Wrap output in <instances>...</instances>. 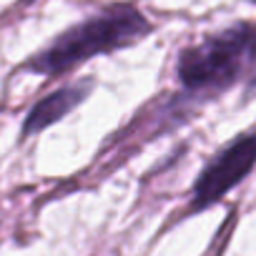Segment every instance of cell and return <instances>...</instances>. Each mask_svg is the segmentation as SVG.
Returning <instances> with one entry per match:
<instances>
[{
  "label": "cell",
  "instance_id": "obj_1",
  "mask_svg": "<svg viewBox=\"0 0 256 256\" xmlns=\"http://www.w3.org/2000/svg\"><path fill=\"white\" fill-rule=\"evenodd\" d=\"M151 33L154 23L138 6L113 3L60 30L40 50L28 56L18 70L43 76L48 80L63 78L93 58L138 46Z\"/></svg>",
  "mask_w": 256,
  "mask_h": 256
},
{
  "label": "cell",
  "instance_id": "obj_2",
  "mask_svg": "<svg viewBox=\"0 0 256 256\" xmlns=\"http://www.w3.org/2000/svg\"><path fill=\"white\" fill-rule=\"evenodd\" d=\"M174 76L186 103L226 96L238 83H256V20H238L178 50Z\"/></svg>",
  "mask_w": 256,
  "mask_h": 256
},
{
  "label": "cell",
  "instance_id": "obj_3",
  "mask_svg": "<svg viewBox=\"0 0 256 256\" xmlns=\"http://www.w3.org/2000/svg\"><path fill=\"white\" fill-rule=\"evenodd\" d=\"M254 168H256V126L226 141L218 151L211 154V158L198 171L178 218L204 214L211 206L221 204L238 184H244L251 176Z\"/></svg>",
  "mask_w": 256,
  "mask_h": 256
},
{
  "label": "cell",
  "instance_id": "obj_4",
  "mask_svg": "<svg viewBox=\"0 0 256 256\" xmlns=\"http://www.w3.org/2000/svg\"><path fill=\"white\" fill-rule=\"evenodd\" d=\"M93 88H96V80L93 78H76V80L63 83L56 90L46 93L43 98H38L28 108V113L23 118L20 141H28V138L43 134L46 128L60 123L68 113H73L78 106H83L88 100V96L93 93Z\"/></svg>",
  "mask_w": 256,
  "mask_h": 256
},
{
  "label": "cell",
  "instance_id": "obj_5",
  "mask_svg": "<svg viewBox=\"0 0 256 256\" xmlns=\"http://www.w3.org/2000/svg\"><path fill=\"white\" fill-rule=\"evenodd\" d=\"M236 221H238V214H236V208H231V211L226 214L221 228L214 234V241L208 244V248H206L201 256H224L226 248H228V244H231V236H234V226H236Z\"/></svg>",
  "mask_w": 256,
  "mask_h": 256
},
{
  "label": "cell",
  "instance_id": "obj_6",
  "mask_svg": "<svg viewBox=\"0 0 256 256\" xmlns=\"http://www.w3.org/2000/svg\"><path fill=\"white\" fill-rule=\"evenodd\" d=\"M38 0H18V8H28V6H36Z\"/></svg>",
  "mask_w": 256,
  "mask_h": 256
}]
</instances>
